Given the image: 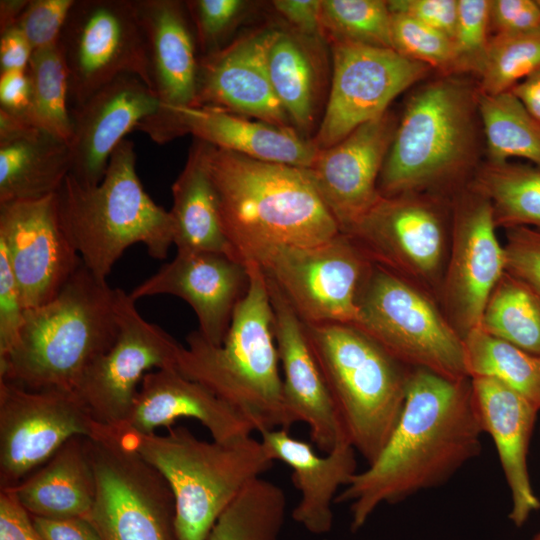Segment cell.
Here are the masks:
<instances>
[{
    "instance_id": "cell-34",
    "label": "cell",
    "mask_w": 540,
    "mask_h": 540,
    "mask_svg": "<svg viewBox=\"0 0 540 540\" xmlns=\"http://www.w3.org/2000/svg\"><path fill=\"white\" fill-rule=\"evenodd\" d=\"M485 160L491 163L522 158L540 168V123L511 92L479 93Z\"/></svg>"
},
{
    "instance_id": "cell-55",
    "label": "cell",
    "mask_w": 540,
    "mask_h": 540,
    "mask_svg": "<svg viewBox=\"0 0 540 540\" xmlns=\"http://www.w3.org/2000/svg\"><path fill=\"white\" fill-rule=\"evenodd\" d=\"M28 3L29 0L0 1V32L17 25Z\"/></svg>"
},
{
    "instance_id": "cell-7",
    "label": "cell",
    "mask_w": 540,
    "mask_h": 540,
    "mask_svg": "<svg viewBox=\"0 0 540 540\" xmlns=\"http://www.w3.org/2000/svg\"><path fill=\"white\" fill-rule=\"evenodd\" d=\"M117 434L168 482L180 540H207L226 508L274 462L262 441L252 436L209 442L184 426L165 435Z\"/></svg>"
},
{
    "instance_id": "cell-41",
    "label": "cell",
    "mask_w": 540,
    "mask_h": 540,
    "mask_svg": "<svg viewBox=\"0 0 540 540\" xmlns=\"http://www.w3.org/2000/svg\"><path fill=\"white\" fill-rule=\"evenodd\" d=\"M392 48L429 66L435 74H454L453 41L447 35L399 12H391Z\"/></svg>"
},
{
    "instance_id": "cell-21",
    "label": "cell",
    "mask_w": 540,
    "mask_h": 540,
    "mask_svg": "<svg viewBox=\"0 0 540 540\" xmlns=\"http://www.w3.org/2000/svg\"><path fill=\"white\" fill-rule=\"evenodd\" d=\"M276 30L255 29L215 53L200 56L195 106H212L294 129L268 72L267 55Z\"/></svg>"
},
{
    "instance_id": "cell-38",
    "label": "cell",
    "mask_w": 540,
    "mask_h": 540,
    "mask_svg": "<svg viewBox=\"0 0 540 540\" xmlns=\"http://www.w3.org/2000/svg\"><path fill=\"white\" fill-rule=\"evenodd\" d=\"M27 74L31 84L32 123L69 144L72 130L69 77L59 44L33 51Z\"/></svg>"
},
{
    "instance_id": "cell-31",
    "label": "cell",
    "mask_w": 540,
    "mask_h": 540,
    "mask_svg": "<svg viewBox=\"0 0 540 540\" xmlns=\"http://www.w3.org/2000/svg\"><path fill=\"white\" fill-rule=\"evenodd\" d=\"M71 166L69 144L38 127L0 141V203L55 194Z\"/></svg>"
},
{
    "instance_id": "cell-11",
    "label": "cell",
    "mask_w": 540,
    "mask_h": 540,
    "mask_svg": "<svg viewBox=\"0 0 540 540\" xmlns=\"http://www.w3.org/2000/svg\"><path fill=\"white\" fill-rule=\"evenodd\" d=\"M90 439L97 490L88 519L102 540H180L162 474L113 432Z\"/></svg>"
},
{
    "instance_id": "cell-51",
    "label": "cell",
    "mask_w": 540,
    "mask_h": 540,
    "mask_svg": "<svg viewBox=\"0 0 540 540\" xmlns=\"http://www.w3.org/2000/svg\"><path fill=\"white\" fill-rule=\"evenodd\" d=\"M35 530L43 540H102L88 518H42L30 516Z\"/></svg>"
},
{
    "instance_id": "cell-49",
    "label": "cell",
    "mask_w": 540,
    "mask_h": 540,
    "mask_svg": "<svg viewBox=\"0 0 540 540\" xmlns=\"http://www.w3.org/2000/svg\"><path fill=\"white\" fill-rule=\"evenodd\" d=\"M271 3L290 29L309 38H324L322 0H275Z\"/></svg>"
},
{
    "instance_id": "cell-25",
    "label": "cell",
    "mask_w": 540,
    "mask_h": 540,
    "mask_svg": "<svg viewBox=\"0 0 540 540\" xmlns=\"http://www.w3.org/2000/svg\"><path fill=\"white\" fill-rule=\"evenodd\" d=\"M470 381L481 428L495 444L510 491L509 519L521 527L540 509L528 469L529 443L540 410L495 379L473 377Z\"/></svg>"
},
{
    "instance_id": "cell-24",
    "label": "cell",
    "mask_w": 540,
    "mask_h": 540,
    "mask_svg": "<svg viewBox=\"0 0 540 540\" xmlns=\"http://www.w3.org/2000/svg\"><path fill=\"white\" fill-rule=\"evenodd\" d=\"M266 278V277H265ZM274 338L283 378V398L294 424L305 423L313 444L324 454L347 439L305 325L278 289L267 280Z\"/></svg>"
},
{
    "instance_id": "cell-57",
    "label": "cell",
    "mask_w": 540,
    "mask_h": 540,
    "mask_svg": "<svg viewBox=\"0 0 540 540\" xmlns=\"http://www.w3.org/2000/svg\"><path fill=\"white\" fill-rule=\"evenodd\" d=\"M537 1H538L539 5H540V0H537Z\"/></svg>"
},
{
    "instance_id": "cell-36",
    "label": "cell",
    "mask_w": 540,
    "mask_h": 540,
    "mask_svg": "<svg viewBox=\"0 0 540 540\" xmlns=\"http://www.w3.org/2000/svg\"><path fill=\"white\" fill-rule=\"evenodd\" d=\"M479 327L493 337L540 356V296L505 272L488 298Z\"/></svg>"
},
{
    "instance_id": "cell-23",
    "label": "cell",
    "mask_w": 540,
    "mask_h": 540,
    "mask_svg": "<svg viewBox=\"0 0 540 540\" xmlns=\"http://www.w3.org/2000/svg\"><path fill=\"white\" fill-rule=\"evenodd\" d=\"M159 109L154 92L139 77L123 74L71 109V174L84 185H97L111 155L125 136Z\"/></svg>"
},
{
    "instance_id": "cell-27",
    "label": "cell",
    "mask_w": 540,
    "mask_h": 540,
    "mask_svg": "<svg viewBox=\"0 0 540 540\" xmlns=\"http://www.w3.org/2000/svg\"><path fill=\"white\" fill-rule=\"evenodd\" d=\"M134 4L146 42L152 91L159 102L154 115L195 106L200 57L186 3L134 0Z\"/></svg>"
},
{
    "instance_id": "cell-44",
    "label": "cell",
    "mask_w": 540,
    "mask_h": 540,
    "mask_svg": "<svg viewBox=\"0 0 540 540\" xmlns=\"http://www.w3.org/2000/svg\"><path fill=\"white\" fill-rule=\"evenodd\" d=\"M76 0H29L17 22L33 51L59 43Z\"/></svg>"
},
{
    "instance_id": "cell-29",
    "label": "cell",
    "mask_w": 540,
    "mask_h": 540,
    "mask_svg": "<svg viewBox=\"0 0 540 540\" xmlns=\"http://www.w3.org/2000/svg\"><path fill=\"white\" fill-rule=\"evenodd\" d=\"M6 490L29 516L88 518L97 490L91 439L71 438L40 468Z\"/></svg>"
},
{
    "instance_id": "cell-14",
    "label": "cell",
    "mask_w": 540,
    "mask_h": 540,
    "mask_svg": "<svg viewBox=\"0 0 540 540\" xmlns=\"http://www.w3.org/2000/svg\"><path fill=\"white\" fill-rule=\"evenodd\" d=\"M129 293L117 288L118 335L84 372L75 394L101 427L121 432L144 376L151 369H177L182 344L145 320Z\"/></svg>"
},
{
    "instance_id": "cell-33",
    "label": "cell",
    "mask_w": 540,
    "mask_h": 540,
    "mask_svg": "<svg viewBox=\"0 0 540 540\" xmlns=\"http://www.w3.org/2000/svg\"><path fill=\"white\" fill-rule=\"evenodd\" d=\"M468 186L487 198L497 228L540 230V168L530 163L484 161Z\"/></svg>"
},
{
    "instance_id": "cell-8",
    "label": "cell",
    "mask_w": 540,
    "mask_h": 540,
    "mask_svg": "<svg viewBox=\"0 0 540 540\" xmlns=\"http://www.w3.org/2000/svg\"><path fill=\"white\" fill-rule=\"evenodd\" d=\"M304 325L344 433L369 465L397 425L411 368L352 325Z\"/></svg>"
},
{
    "instance_id": "cell-39",
    "label": "cell",
    "mask_w": 540,
    "mask_h": 540,
    "mask_svg": "<svg viewBox=\"0 0 540 540\" xmlns=\"http://www.w3.org/2000/svg\"><path fill=\"white\" fill-rule=\"evenodd\" d=\"M540 67V30L491 35L482 68L476 77L481 94L510 91Z\"/></svg>"
},
{
    "instance_id": "cell-37",
    "label": "cell",
    "mask_w": 540,
    "mask_h": 540,
    "mask_svg": "<svg viewBox=\"0 0 540 540\" xmlns=\"http://www.w3.org/2000/svg\"><path fill=\"white\" fill-rule=\"evenodd\" d=\"M286 512L283 489L260 477L226 508L207 540H279Z\"/></svg>"
},
{
    "instance_id": "cell-46",
    "label": "cell",
    "mask_w": 540,
    "mask_h": 540,
    "mask_svg": "<svg viewBox=\"0 0 540 540\" xmlns=\"http://www.w3.org/2000/svg\"><path fill=\"white\" fill-rule=\"evenodd\" d=\"M24 306L5 250L0 247V357L18 340L24 323Z\"/></svg>"
},
{
    "instance_id": "cell-45",
    "label": "cell",
    "mask_w": 540,
    "mask_h": 540,
    "mask_svg": "<svg viewBox=\"0 0 540 540\" xmlns=\"http://www.w3.org/2000/svg\"><path fill=\"white\" fill-rule=\"evenodd\" d=\"M505 272L540 296V230L514 227L505 230Z\"/></svg>"
},
{
    "instance_id": "cell-15",
    "label": "cell",
    "mask_w": 540,
    "mask_h": 540,
    "mask_svg": "<svg viewBox=\"0 0 540 540\" xmlns=\"http://www.w3.org/2000/svg\"><path fill=\"white\" fill-rule=\"evenodd\" d=\"M332 80L324 115L312 138L318 150L329 148L356 128L389 110L401 93L434 72L424 63L391 48L331 41Z\"/></svg>"
},
{
    "instance_id": "cell-53",
    "label": "cell",
    "mask_w": 540,
    "mask_h": 540,
    "mask_svg": "<svg viewBox=\"0 0 540 540\" xmlns=\"http://www.w3.org/2000/svg\"><path fill=\"white\" fill-rule=\"evenodd\" d=\"M32 53V47L17 25L0 32V73L27 71Z\"/></svg>"
},
{
    "instance_id": "cell-20",
    "label": "cell",
    "mask_w": 540,
    "mask_h": 540,
    "mask_svg": "<svg viewBox=\"0 0 540 540\" xmlns=\"http://www.w3.org/2000/svg\"><path fill=\"white\" fill-rule=\"evenodd\" d=\"M157 144L185 134L253 159L308 168L318 149L293 128L212 106H189L146 118L136 128Z\"/></svg>"
},
{
    "instance_id": "cell-5",
    "label": "cell",
    "mask_w": 540,
    "mask_h": 540,
    "mask_svg": "<svg viewBox=\"0 0 540 540\" xmlns=\"http://www.w3.org/2000/svg\"><path fill=\"white\" fill-rule=\"evenodd\" d=\"M249 283L220 345L198 330L182 345L177 370L207 387L244 415L260 434L294 425L288 413L274 338L273 311L265 275L257 262L245 263Z\"/></svg>"
},
{
    "instance_id": "cell-26",
    "label": "cell",
    "mask_w": 540,
    "mask_h": 540,
    "mask_svg": "<svg viewBox=\"0 0 540 540\" xmlns=\"http://www.w3.org/2000/svg\"><path fill=\"white\" fill-rule=\"evenodd\" d=\"M184 417L198 420L218 442H231L256 431L244 415L204 385L177 369H158L144 376L121 432L151 434Z\"/></svg>"
},
{
    "instance_id": "cell-13",
    "label": "cell",
    "mask_w": 540,
    "mask_h": 540,
    "mask_svg": "<svg viewBox=\"0 0 540 540\" xmlns=\"http://www.w3.org/2000/svg\"><path fill=\"white\" fill-rule=\"evenodd\" d=\"M58 44L73 108L123 74L139 77L152 90L134 0H76Z\"/></svg>"
},
{
    "instance_id": "cell-42",
    "label": "cell",
    "mask_w": 540,
    "mask_h": 540,
    "mask_svg": "<svg viewBox=\"0 0 540 540\" xmlns=\"http://www.w3.org/2000/svg\"><path fill=\"white\" fill-rule=\"evenodd\" d=\"M489 9L490 0H458L452 38L454 74L478 76L491 37Z\"/></svg>"
},
{
    "instance_id": "cell-52",
    "label": "cell",
    "mask_w": 540,
    "mask_h": 540,
    "mask_svg": "<svg viewBox=\"0 0 540 540\" xmlns=\"http://www.w3.org/2000/svg\"><path fill=\"white\" fill-rule=\"evenodd\" d=\"M0 540H43L13 494L0 490Z\"/></svg>"
},
{
    "instance_id": "cell-1",
    "label": "cell",
    "mask_w": 540,
    "mask_h": 540,
    "mask_svg": "<svg viewBox=\"0 0 540 540\" xmlns=\"http://www.w3.org/2000/svg\"><path fill=\"white\" fill-rule=\"evenodd\" d=\"M470 378L411 368L400 418L378 457L357 472L335 503H349L358 531L383 503L395 504L447 482L481 451Z\"/></svg>"
},
{
    "instance_id": "cell-3",
    "label": "cell",
    "mask_w": 540,
    "mask_h": 540,
    "mask_svg": "<svg viewBox=\"0 0 540 540\" xmlns=\"http://www.w3.org/2000/svg\"><path fill=\"white\" fill-rule=\"evenodd\" d=\"M207 162L221 226L238 261H258L277 248L318 245L341 233L304 168L209 143Z\"/></svg>"
},
{
    "instance_id": "cell-16",
    "label": "cell",
    "mask_w": 540,
    "mask_h": 540,
    "mask_svg": "<svg viewBox=\"0 0 540 540\" xmlns=\"http://www.w3.org/2000/svg\"><path fill=\"white\" fill-rule=\"evenodd\" d=\"M103 432L75 393L0 380V490L18 485L71 438Z\"/></svg>"
},
{
    "instance_id": "cell-17",
    "label": "cell",
    "mask_w": 540,
    "mask_h": 540,
    "mask_svg": "<svg viewBox=\"0 0 540 540\" xmlns=\"http://www.w3.org/2000/svg\"><path fill=\"white\" fill-rule=\"evenodd\" d=\"M496 229L487 198L469 186L452 196L450 247L439 298L463 338L480 326L488 298L505 273Z\"/></svg>"
},
{
    "instance_id": "cell-43",
    "label": "cell",
    "mask_w": 540,
    "mask_h": 540,
    "mask_svg": "<svg viewBox=\"0 0 540 540\" xmlns=\"http://www.w3.org/2000/svg\"><path fill=\"white\" fill-rule=\"evenodd\" d=\"M185 3L200 56L215 53L230 43V35L249 5L243 0H192Z\"/></svg>"
},
{
    "instance_id": "cell-4",
    "label": "cell",
    "mask_w": 540,
    "mask_h": 540,
    "mask_svg": "<svg viewBox=\"0 0 540 540\" xmlns=\"http://www.w3.org/2000/svg\"><path fill=\"white\" fill-rule=\"evenodd\" d=\"M116 293L82 263L53 299L25 310L17 342L0 357V380L75 393L86 369L117 338Z\"/></svg>"
},
{
    "instance_id": "cell-30",
    "label": "cell",
    "mask_w": 540,
    "mask_h": 540,
    "mask_svg": "<svg viewBox=\"0 0 540 540\" xmlns=\"http://www.w3.org/2000/svg\"><path fill=\"white\" fill-rule=\"evenodd\" d=\"M208 143L194 139L182 171L172 185L177 252H215L237 260L223 232L207 162Z\"/></svg>"
},
{
    "instance_id": "cell-28",
    "label": "cell",
    "mask_w": 540,
    "mask_h": 540,
    "mask_svg": "<svg viewBox=\"0 0 540 540\" xmlns=\"http://www.w3.org/2000/svg\"><path fill=\"white\" fill-rule=\"evenodd\" d=\"M260 440L274 461H282L292 470V481L300 492L292 519L314 535L329 533L338 491L358 472L356 450L345 440L321 456L286 429L264 431Z\"/></svg>"
},
{
    "instance_id": "cell-9",
    "label": "cell",
    "mask_w": 540,
    "mask_h": 540,
    "mask_svg": "<svg viewBox=\"0 0 540 540\" xmlns=\"http://www.w3.org/2000/svg\"><path fill=\"white\" fill-rule=\"evenodd\" d=\"M354 327L409 368L452 380L469 378L463 337L431 294L372 262L360 288Z\"/></svg>"
},
{
    "instance_id": "cell-32",
    "label": "cell",
    "mask_w": 540,
    "mask_h": 540,
    "mask_svg": "<svg viewBox=\"0 0 540 540\" xmlns=\"http://www.w3.org/2000/svg\"><path fill=\"white\" fill-rule=\"evenodd\" d=\"M318 41L292 29L277 28L267 55L274 92L294 129L304 137L314 126L320 88Z\"/></svg>"
},
{
    "instance_id": "cell-19",
    "label": "cell",
    "mask_w": 540,
    "mask_h": 540,
    "mask_svg": "<svg viewBox=\"0 0 540 540\" xmlns=\"http://www.w3.org/2000/svg\"><path fill=\"white\" fill-rule=\"evenodd\" d=\"M390 109L364 123L337 144L317 151L304 168L341 233L380 198L379 176L397 127Z\"/></svg>"
},
{
    "instance_id": "cell-48",
    "label": "cell",
    "mask_w": 540,
    "mask_h": 540,
    "mask_svg": "<svg viewBox=\"0 0 540 540\" xmlns=\"http://www.w3.org/2000/svg\"><path fill=\"white\" fill-rule=\"evenodd\" d=\"M387 3L390 12L406 14L453 38L458 0H390Z\"/></svg>"
},
{
    "instance_id": "cell-18",
    "label": "cell",
    "mask_w": 540,
    "mask_h": 540,
    "mask_svg": "<svg viewBox=\"0 0 540 540\" xmlns=\"http://www.w3.org/2000/svg\"><path fill=\"white\" fill-rule=\"evenodd\" d=\"M0 247L25 310L53 299L82 264L60 225L56 193L0 203Z\"/></svg>"
},
{
    "instance_id": "cell-35",
    "label": "cell",
    "mask_w": 540,
    "mask_h": 540,
    "mask_svg": "<svg viewBox=\"0 0 540 540\" xmlns=\"http://www.w3.org/2000/svg\"><path fill=\"white\" fill-rule=\"evenodd\" d=\"M463 340L469 378L495 379L540 410V356L493 337L480 327Z\"/></svg>"
},
{
    "instance_id": "cell-12",
    "label": "cell",
    "mask_w": 540,
    "mask_h": 540,
    "mask_svg": "<svg viewBox=\"0 0 540 540\" xmlns=\"http://www.w3.org/2000/svg\"><path fill=\"white\" fill-rule=\"evenodd\" d=\"M254 262L304 324H356L371 261L346 234L314 246L277 248Z\"/></svg>"
},
{
    "instance_id": "cell-54",
    "label": "cell",
    "mask_w": 540,
    "mask_h": 540,
    "mask_svg": "<svg viewBox=\"0 0 540 540\" xmlns=\"http://www.w3.org/2000/svg\"><path fill=\"white\" fill-rule=\"evenodd\" d=\"M540 123V67L510 90Z\"/></svg>"
},
{
    "instance_id": "cell-40",
    "label": "cell",
    "mask_w": 540,
    "mask_h": 540,
    "mask_svg": "<svg viewBox=\"0 0 540 540\" xmlns=\"http://www.w3.org/2000/svg\"><path fill=\"white\" fill-rule=\"evenodd\" d=\"M322 28L331 41L392 48L391 12L383 0H322Z\"/></svg>"
},
{
    "instance_id": "cell-50",
    "label": "cell",
    "mask_w": 540,
    "mask_h": 540,
    "mask_svg": "<svg viewBox=\"0 0 540 540\" xmlns=\"http://www.w3.org/2000/svg\"><path fill=\"white\" fill-rule=\"evenodd\" d=\"M0 109L34 125L30 118L31 84L27 71L0 73Z\"/></svg>"
},
{
    "instance_id": "cell-22",
    "label": "cell",
    "mask_w": 540,
    "mask_h": 540,
    "mask_svg": "<svg viewBox=\"0 0 540 540\" xmlns=\"http://www.w3.org/2000/svg\"><path fill=\"white\" fill-rule=\"evenodd\" d=\"M248 283L246 265L228 255L177 252L172 261L162 265L129 295L134 301L163 294L183 299L196 314L201 336L213 345H220Z\"/></svg>"
},
{
    "instance_id": "cell-2",
    "label": "cell",
    "mask_w": 540,
    "mask_h": 540,
    "mask_svg": "<svg viewBox=\"0 0 540 540\" xmlns=\"http://www.w3.org/2000/svg\"><path fill=\"white\" fill-rule=\"evenodd\" d=\"M479 89L470 75L428 78L409 94L385 158L378 191L452 197L485 160Z\"/></svg>"
},
{
    "instance_id": "cell-10",
    "label": "cell",
    "mask_w": 540,
    "mask_h": 540,
    "mask_svg": "<svg viewBox=\"0 0 540 540\" xmlns=\"http://www.w3.org/2000/svg\"><path fill=\"white\" fill-rule=\"evenodd\" d=\"M452 197L411 192L380 196L346 234L369 261L440 292L451 237Z\"/></svg>"
},
{
    "instance_id": "cell-56",
    "label": "cell",
    "mask_w": 540,
    "mask_h": 540,
    "mask_svg": "<svg viewBox=\"0 0 540 540\" xmlns=\"http://www.w3.org/2000/svg\"><path fill=\"white\" fill-rule=\"evenodd\" d=\"M533 540H540V532L536 534Z\"/></svg>"
},
{
    "instance_id": "cell-47",
    "label": "cell",
    "mask_w": 540,
    "mask_h": 540,
    "mask_svg": "<svg viewBox=\"0 0 540 540\" xmlns=\"http://www.w3.org/2000/svg\"><path fill=\"white\" fill-rule=\"evenodd\" d=\"M491 35L526 33L540 30L537 0H490Z\"/></svg>"
},
{
    "instance_id": "cell-6",
    "label": "cell",
    "mask_w": 540,
    "mask_h": 540,
    "mask_svg": "<svg viewBox=\"0 0 540 540\" xmlns=\"http://www.w3.org/2000/svg\"><path fill=\"white\" fill-rule=\"evenodd\" d=\"M60 225L84 266L107 280L114 264L132 245L142 244L155 259H165L174 244L169 211L145 191L136 171L134 143L124 139L93 186L68 174L56 192Z\"/></svg>"
}]
</instances>
